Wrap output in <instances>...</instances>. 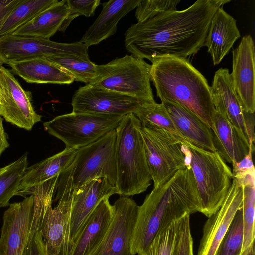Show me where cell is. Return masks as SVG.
Wrapping results in <instances>:
<instances>
[{"instance_id": "cell-43", "label": "cell", "mask_w": 255, "mask_h": 255, "mask_svg": "<svg viewBox=\"0 0 255 255\" xmlns=\"http://www.w3.org/2000/svg\"><path fill=\"white\" fill-rule=\"evenodd\" d=\"M241 255H255V242L249 248L243 251Z\"/></svg>"}, {"instance_id": "cell-13", "label": "cell", "mask_w": 255, "mask_h": 255, "mask_svg": "<svg viewBox=\"0 0 255 255\" xmlns=\"http://www.w3.org/2000/svg\"><path fill=\"white\" fill-rule=\"evenodd\" d=\"M210 90L215 109L225 114L249 145L254 147L255 114L244 109L228 69L221 68L215 72Z\"/></svg>"}, {"instance_id": "cell-30", "label": "cell", "mask_w": 255, "mask_h": 255, "mask_svg": "<svg viewBox=\"0 0 255 255\" xmlns=\"http://www.w3.org/2000/svg\"><path fill=\"white\" fill-rule=\"evenodd\" d=\"M58 1L57 0H21L3 25L0 37L12 34L19 27Z\"/></svg>"}, {"instance_id": "cell-12", "label": "cell", "mask_w": 255, "mask_h": 255, "mask_svg": "<svg viewBox=\"0 0 255 255\" xmlns=\"http://www.w3.org/2000/svg\"><path fill=\"white\" fill-rule=\"evenodd\" d=\"M150 99H140L90 84L80 87L71 102L72 112L124 116L136 113Z\"/></svg>"}, {"instance_id": "cell-40", "label": "cell", "mask_w": 255, "mask_h": 255, "mask_svg": "<svg viewBox=\"0 0 255 255\" xmlns=\"http://www.w3.org/2000/svg\"><path fill=\"white\" fill-rule=\"evenodd\" d=\"M254 149V147L250 145L248 154L239 162L232 164L233 167L232 173L233 177L241 175L255 169L252 158Z\"/></svg>"}, {"instance_id": "cell-22", "label": "cell", "mask_w": 255, "mask_h": 255, "mask_svg": "<svg viewBox=\"0 0 255 255\" xmlns=\"http://www.w3.org/2000/svg\"><path fill=\"white\" fill-rule=\"evenodd\" d=\"M141 0H111L102 3L101 13L79 41L88 48L114 35L119 21L137 6Z\"/></svg>"}, {"instance_id": "cell-21", "label": "cell", "mask_w": 255, "mask_h": 255, "mask_svg": "<svg viewBox=\"0 0 255 255\" xmlns=\"http://www.w3.org/2000/svg\"><path fill=\"white\" fill-rule=\"evenodd\" d=\"M110 197L104 198L89 216L74 242L71 255H91L104 240L112 222L114 206Z\"/></svg>"}, {"instance_id": "cell-42", "label": "cell", "mask_w": 255, "mask_h": 255, "mask_svg": "<svg viewBox=\"0 0 255 255\" xmlns=\"http://www.w3.org/2000/svg\"><path fill=\"white\" fill-rule=\"evenodd\" d=\"M2 121L3 119L0 115V156L9 145L4 131Z\"/></svg>"}, {"instance_id": "cell-36", "label": "cell", "mask_w": 255, "mask_h": 255, "mask_svg": "<svg viewBox=\"0 0 255 255\" xmlns=\"http://www.w3.org/2000/svg\"><path fill=\"white\" fill-rule=\"evenodd\" d=\"M180 0H141L135 11L138 22L153 18L160 14L176 10Z\"/></svg>"}, {"instance_id": "cell-9", "label": "cell", "mask_w": 255, "mask_h": 255, "mask_svg": "<svg viewBox=\"0 0 255 255\" xmlns=\"http://www.w3.org/2000/svg\"><path fill=\"white\" fill-rule=\"evenodd\" d=\"M56 189L58 190L54 201L58 200V204L48 208L40 230L48 255H71L74 245L70 228L74 189L69 169L59 175Z\"/></svg>"}, {"instance_id": "cell-14", "label": "cell", "mask_w": 255, "mask_h": 255, "mask_svg": "<svg viewBox=\"0 0 255 255\" xmlns=\"http://www.w3.org/2000/svg\"><path fill=\"white\" fill-rule=\"evenodd\" d=\"M0 115L8 122L26 130L40 122L41 116L34 110L32 94L24 90L11 71L0 65Z\"/></svg>"}, {"instance_id": "cell-33", "label": "cell", "mask_w": 255, "mask_h": 255, "mask_svg": "<svg viewBox=\"0 0 255 255\" xmlns=\"http://www.w3.org/2000/svg\"><path fill=\"white\" fill-rule=\"evenodd\" d=\"M47 58L69 72L74 77L75 81L89 84L96 78L98 73V65L90 59L68 55Z\"/></svg>"}, {"instance_id": "cell-23", "label": "cell", "mask_w": 255, "mask_h": 255, "mask_svg": "<svg viewBox=\"0 0 255 255\" xmlns=\"http://www.w3.org/2000/svg\"><path fill=\"white\" fill-rule=\"evenodd\" d=\"M239 37L236 20L223 7L219 8L211 19L204 44L214 65L221 62Z\"/></svg>"}, {"instance_id": "cell-28", "label": "cell", "mask_w": 255, "mask_h": 255, "mask_svg": "<svg viewBox=\"0 0 255 255\" xmlns=\"http://www.w3.org/2000/svg\"><path fill=\"white\" fill-rule=\"evenodd\" d=\"M235 178L242 191L241 207L244 223V242L242 252L255 242V169Z\"/></svg>"}, {"instance_id": "cell-10", "label": "cell", "mask_w": 255, "mask_h": 255, "mask_svg": "<svg viewBox=\"0 0 255 255\" xmlns=\"http://www.w3.org/2000/svg\"><path fill=\"white\" fill-rule=\"evenodd\" d=\"M116 139L114 129L96 141L78 148L69 167L74 190L100 177L116 186Z\"/></svg>"}, {"instance_id": "cell-41", "label": "cell", "mask_w": 255, "mask_h": 255, "mask_svg": "<svg viewBox=\"0 0 255 255\" xmlns=\"http://www.w3.org/2000/svg\"><path fill=\"white\" fill-rule=\"evenodd\" d=\"M21 0H0V33L8 16Z\"/></svg>"}, {"instance_id": "cell-25", "label": "cell", "mask_w": 255, "mask_h": 255, "mask_svg": "<svg viewBox=\"0 0 255 255\" xmlns=\"http://www.w3.org/2000/svg\"><path fill=\"white\" fill-rule=\"evenodd\" d=\"M12 73L28 83L70 84L74 77L67 70L46 58H37L10 63Z\"/></svg>"}, {"instance_id": "cell-35", "label": "cell", "mask_w": 255, "mask_h": 255, "mask_svg": "<svg viewBox=\"0 0 255 255\" xmlns=\"http://www.w3.org/2000/svg\"><path fill=\"white\" fill-rule=\"evenodd\" d=\"M177 221L172 222L160 230L141 255H172L176 238Z\"/></svg>"}, {"instance_id": "cell-8", "label": "cell", "mask_w": 255, "mask_h": 255, "mask_svg": "<svg viewBox=\"0 0 255 255\" xmlns=\"http://www.w3.org/2000/svg\"><path fill=\"white\" fill-rule=\"evenodd\" d=\"M141 134L154 188L162 185L177 171L186 168L183 141L154 126H142Z\"/></svg>"}, {"instance_id": "cell-44", "label": "cell", "mask_w": 255, "mask_h": 255, "mask_svg": "<svg viewBox=\"0 0 255 255\" xmlns=\"http://www.w3.org/2000/svg\"><path fill=\"white\" fill-rule=\"evenodd\" d=\"M1 94H0V105L1 104Z\"/></svg>"}, {"instance_id": "cell-39", "label": "cell", "mask_w": 255, "mask_h": 255, "mask_svg": "<svg viewBox=\"0 0 255 255\" xmlns=\"http://www.w3.org/2000/svg\"><path fill=\"white\" fill-rule=\"evenodd\" d=\"M23 255H48L41 230L37 232L27 244Z\"/></svg>"}, {"instance_id": "cell-3", "label": "cell", "mask_w": 255, "mask_h": 255, "mask_svg": "<svg viewBox=\"0 0 255 255\" xmlns=\"http://www.w3.org/2000/svg\"><path fill=\"white\" fill-rule=\"evenodd\" d=\"M150 76L161 100L183 107L212 129L215 109L210 86L187 58L161 57L151 65Z\"/></svg>"}, {"instance_id": "cell-37", "label": "cell", "mask_w": 255, "mask_h": 255, "mask_svg": "<svg viewBox=\"0 0 255 255\" xmlns=\"http://www.w3.org/2000/svg\"><path fill=\"white\" fill-rule=\"evenodd\" d=\"M190 214L177 221L176 238L172 255H194Z\"/></svg>"}, {"instance_id": "cell-19", "label": "cell", "mask_w": 255, "mask_h": 255, "mask_svg": "<svg viewBox=\"0 0 255 255\" xmlns=\"http://www.w3.org/2000/svg\"><path fill=\"white\" fill-rule=\"evenodd\" d=\"M117 194L116 186L104 177L96 178L73 190L71 210V235L73 242L81 232L89 216L105 198Z\"/></svg>"}, {"instance_id": "cell-7", "label": "cell", "mask_w": 255, "mask_h": 255, "mask_svg": "<svg viewBox=\"0 0 255 255\" xmlns=\"http://www.w3.org/2000/svg\"><path fill=\"white\" fill-rule=\"evenodd\" d=\"M123 116L90 113H71L44 122L46 131L70 148L88 145L115 129Z\"/></svg>"}, {"instance_id": "cell-24", "label": "cell", "mask_w": 255, "mask_h": 255, "mask_svg": "<svg viewBox=\"0 0 255 255\" xmlns=\"http://www.w3.org/2000/svg\"><path fill=\"white\" fill-rule=\"evenodd\" d=\"M211 129L216 150L225 162H238L249 153V143L223 113L215 110Z\"/></svg>"}, {"instance_id": "cell-18", "label": "cell", "mask_w": 255, "mask_h": 255, "mask_svg": "<svg viewBox=\"0 0 255 255\" xmlns=\"http://www.w3.org/2000/svg\"><path fill=\"white\" fill-rule=\"evenodd\" d=\"M242 202V191L237 180L232 184L219 208L206 221L197 255H215L236 212Z\"/></svg>"}, {"instance_id": "cell-11", "label": "cell", "mask_w": 255, "mask_h": 255, "mask_svg": "<svg viewBox=\"0 0 255 255\" xmlns=\"http://www.w3.org/2000/svg\"><path fill=\"white\" fill-rule=\"evenodd\" d=\"M88 47L79 42L66 43L42 38L13 34L0 37V64H7L37 58L72 55L90 59Z\"/></svg>"}, {"instance_id": "cell-34", "label": "cell", "mask_w": 255, "mask_h": 255, "mask_svg": "<svg viewBox=\"0 0 255 255\" xmlns=\"http://www.w3.org/2000/svg\"><path fill=\"white\" fill-rule=\"evenodd\" d=\"M244 242V223L241 206L236 212L215 255H241Z\"/></svg>"}, {"instance_id": "cell-27", "label": "cell", "mask_w": 255, "mask_h": 255, "mask_svg": "<svg viewBox=\"0 0 255 255\" xmlns=\"http://www.w3.org/2000/svg\"><path fill=\"white\" fill-rule=\"evenodd\" d=\"M69 13L66 0L58 1L19 27L12 34L50 39L59 30Z\"/></svg>"}, {"instance_id": "cell-15", "label": "cell", "mask_w": 255, "mask_h": 255, "mask_svg": "<svg viewBox=\"0 0 255 255\" xmlns=\"http://www.w3.org/2000/svg\"><path fill=\"white\" fill-rule=\"evenodd\" d=\"M113 205L114 215L108 231L91 255H132L130 242L139 206L127 196H121Z\"/></svg>"}, {"instance_id": "cell-17", "label": "cell", "mask_w": 255, "mask_h": 255, "mask_svg": "<svg viewBox=\"0 0 255 255\" xmlns=\"http://www.w3.org/2000/svg\"><path fill=\"white\" fill-rule=\"evenodd\" d=\"M230 78L233 89L244 109L255 111V45L250 35L244 36L232 51Z\"/></svg>"}, {"instance_id": "cell-38", "label": "cell", "mask_w": 255, "mask_h": 255, "mask_svg": "<svg viewBox=\"0 0 255 255\" xmlns=\"http://www.w3.org/2000/svg\"><path fill=\"white\" fill-rule=\"evenodd\" d=\"M69 13L58 31L64 32L70 23L77 17L84 16L87 17L95 14L96 8L100 4V0H66Z\"/></svg>"}, {"instance_id": "cell-6", "label": "cell", "mask_w": 255, "mask_h": 255, "mask_svg": "<svg viewBox=\"0 0 255 255\" xmlns=\"http://www.w3.org/2000/svg\"><path fill=\"white\" fill-rule=\"evenodd\" d=\"M150 67L144 59L127 54L98 65L97 76L89 84L138 98L154 100Z\"/></svg>"}, {"instance_id": "cell-32", "label": "cell", "mask_w": 255, "mask_h": 255, "mask_svg": "<svg viewBox=\"0 0 255 255\" xmlns=\"http://www.w3.org/2000/svg\"><path fill=\"white\" fill-rule=\"evenodd\" d=\"M134 114L140 121L142 126H154L159 127L184 141L162 104H158L154 100H150Z\"/></svg>"}, {"instance_id": "cell-4", "label": "cell", "mask_w": 255, "mask_h": 255, "mask_svg": "<svg viewBox=\"0 0 255 255\" xmlns=\"http://www.w3.org/2000/svg\"><path fill=\"white\" fill-rule=\"evenodd\" d=\"M141 123L134 113L124 116L115 128L116 188L121 196L140 194L151 185L141 134Z\"/></svg>"}, {"instance_id": "cell-2", "label": "cell", "mask_w": 255, "mask_h": 255, "mask_svg": "<svg viewBox=\"0 0 255 255\" xmlns=\"http://www.w3.org/2000/svg\"><path fill=\"white\" fill-rule=\"evenodd\" d=\"M200 201L190 167L153 188L139 206L130 242L132 255H142L158 233L186 214L200 212Z\"/></svg>"}, {"instance_id": "cell-5", "label": "cell", "mask_w": 255, "mask_h": 255, "mask_svg": "<svg viewBox=\"0 0 255 255\" xmlns=\"http://www.w3.org/2000/svg\"><path fill=\"white\" fill-rule=\"evenodd\" d=\"M186 163L192 170L200 201V212L208 218L222 205L232 184L231 168L217 151L182 142Z\"/></svg>"}, {"instance_id": "cell-29", "label": "cell", "mask_w": 255, "mask_h": 255, "mask_svg": "<svg viewBox=\"0 0 255 255\" xmlns=\"http://www.w3.org/2000/svg\"><path fill=\"white\" fill-rule=\"evenodd\" d=\"M59 176V175H57L38 186L17 195L25 196L32 194L34 196L33 218L27 244L34 235L40 230L45 214L49 207L52 205Z\"/></svg>"}, {"instance_id": "cell-31", "label": "cell", "mask_w": 255, "mask_h": 255, "mask_svg": "<svg viewBox=\"0 0 255 255\" xmlns=\"http://www.w3.org/2000/svg\"><path fill=\"white\" fill-rule=\"evenodd\" d=\"M27 153L0 169V208L9 205V201L19 191L28 167Z\"/></svg>"}, {"instance_id": "cell-20", "label": "cell", "mask_w": 255, "mask_h": 255, "mask_svg": "<svg viewBox=\"0 0 255 255\" xmlns=\"http://www.w3.org/2000/svg\"><path fill=\"white\" fill-rule=\"evenodd\" d=\"M161 101L184 140L202 149L217 151L209 126L183 107L166 100Z\"/></svg>"}, {"instance_id": "cell-16", "label": "cell", "mask_w": 255, "mask_h": 255, "mask_svg": "<svg viewBox=\"0 0 255 255\" xmlns=\"http://www.w3.org/2000/svg\"><path fill=\"white\" fill-rule=\"evenodd\" d=\"M34 196L9 204L2 217L0 255H23L32 224Z\"/></svg>"}, {"instance_id": "cell-26", "label": "cell", "mask_w": 255, "mask_h": 255, "mask_svg": "<svg viewBox=\"0 0 255 255\" xmlns=\"http://www.w3.org/2000/svg\"><path fill=\"white\" fill-rule=\"evenodd\" d=\"M78 149L66 147L61 152L27 167L16 195L59 175L72 164Z\"/></svg>"}, {"instance_id": "cell-1", "label": "cell", "mask_w": 255, "mask_h": 255, "mask_svg": "<svg viewBox=\"0 0 255 255\" xmlns=\"http://www.w3.org/2000/svg\"><path fill=\"white\" fill-rule=\"evenodd\" d=\"M230 0H198L181 11L133 24L125 33L126 49L152 63L165 56L187 58L204 46L211 19Z\"/></svg>"}]
</instances>
